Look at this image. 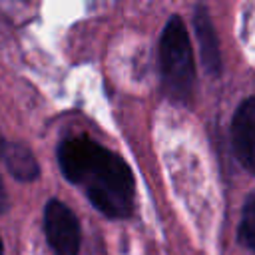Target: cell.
<instances>
[{"instance_id":"6da1fadb","label":"cell","mask_w":255,"mask_h":255,"mask_svg":"<svg viewBox=\"0 0 255 255\" xmlns=\"http://www.w3.org/2000/svg\"><path fill=\"white\" fill-rule=\"evenodd\" d=\"M58 163L68 181L78 185L92 205L108 217L122 219L133 211V175L128 163L86 133L64 139Z\"/></svg>"},{"instance_id":"7a4b0ae2","label":"cell","mask_w":255,"mask_h":255,"mask_svg":"<svg viewBox=\"0 0 255 255\" xmlns=\"http://www.w3.org/2000/svg\"><path fill=\"white\" fill-rule=\"evenodd\" d=\"M159 68L165 96L175 104H189L195 86V66L185 24L177 14L171 16L163 28L159 42Z\"/></svg>"},{"instance_id":"3957f363","label":"cell","mask_w":255,"mask_h":255,"mask_svg":"<svg viewBox=\"0 0 255 255\" xmlns=\"http://www.w3.org/2000/svg\"><path fill=\"white\" fill-rule=\"evenodd\" d=\"M46 239L56 255H78L80 251V223L76 215L62 201L52 199L44 209Z\"/></svg>"},{"instance_id":"277c9868","label":"cell","mask_w":255,"mask_h":255,"mask_svg":"<svg viewBox=\"0 0 255 255\" xmlns=\"http://www.w3.org/2000/svg\"><path fill=\"white\" fill-rule=\"evenodd\" d=\"M231 141L241 165L255 173V96L237 108L231 122Z\"/></svg>"},{"instance_id":"5b68a950","label":"cell","mask_w":255,"mask_h":255,"mask_svg":"<svg viewBox=\"0 0 255 255\" xmlns=\"http://www.w3.org/2000/svg\"><path fill=\"white\" fill-rule=\"evenodd\" d=\"M193 26L195 34L199 40V52H201V64L209 76H219L221 74V54H219V44L215 36V28L211 24V18L203 6L195 8L193 16Z\"/></svg>"},{"instance_id":"8992f818","label":"cell","mask_w":255,"mask_h":255,"mask_svg":"<svg viewBox=\"0 0 255 255\" xmlns=\"http://www.w3.org/2000/svg\"><path fill=\"white\" fill-rule=\"evenodd\" d=\"M2 157H4L6 169L18 181H32L40 173V165L34 153L24 143H4Z\"/></svg>"},{"instance_id":"52a82bcc","label":"cell","mask_w":255,"mask_h":255,"mask_svg":"<svg viewBox=\"0 0 255 255\" xmlns=\"http://www.w3.org/2000/svg\"><path fill=\"white\" fill-rule=\"evenodd\" d=\"M239 239L245 247H249L255 253V193L247 197L241 213V225H239Z\"/></svg>"},{"instance_id":"ba28073f","label":"cell","mask_w":255,"mask_h":255,"mask_svg":"<svg viewBox=\"0 0 255 255\" xmlns=\"http://www.w3.org/2000/svg\"><path fill=\"white\" fill-rule=\"evenodd\" d=\"M6 205H8V197H6V191H4V183L0 179V213L6 209Z\"/></svg>"},{"instance_id":"9c48e42d","label":"cell","mask_w":255,"mask_h":255,"mask_svg":"<svg viewBox=\"0 0 255 255\" xmlns=\"http://www.w3.org/2000/svg\"><path fill=\"white\" fill-rule=\"evenodd\" d=\"M0 255H4V249H2V241H0Z\"/></svg>"},{"instance_id":"30bf717a","label":"cell","mask_w":255,"mask_h":255,"mask_svg":"<svg viewBox=\"0 0 255 255\" xmlns=\"http://www.w3.org/2000/svg\"><path fill=\"white\" fill-rule=\"evenodd\" d=\"M2 147H4V143H2V139H0V153H2Z\"/></svg>"}]
</instances>
